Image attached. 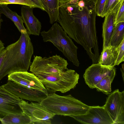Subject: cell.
Returning <instances> with one entry per match:
<instances>
[{
    "label": "cell",
    "mask_w": 124,
    "mask_h": 124,
    "mask_svg": "<svg viewBox=\"0 0 124 124\" xmlns=\"http://www.w3.org/2000/svg\"><path fill=\"white\" fill-rule=\"evenodd\" d=\"M115 76H108L102 79L95 86L97 91L108 95L111 92V84Z\"/></svg>",
    "instance_id": "obj_21"
},
{
    "label": "cell",
    "mask_w": 124,
    "mask_h": 124,
    "mask_svg": "<svg viewBox=\"0 0 124 124\" xmlns=\"http://www.w3.org/2000/svg\"><path fill=\"white\" fill-rule=\"evenodd\" d=\"M124 64H122V68H121L120 69L121 71V72L122 73V76H123V80H124Z\"/></svg>",
    "instance_id": "obj_34"
},
{
    "label": "cell",
    "mask_w": 124,
    "mask_h": 124,
    "mask_svg": "<svg viewBox=\"0 0 124 124\" xmlns=\"http://www.w3.org/2000/svg\"><path fill=\"white\" fill-rule=\"evenodd\" d=\"M0 69V81L11 73L27 72L31 65L33 47L27 32L21 33L18 40L8 46Z\"/></svg>",
    "instance_id": "obj_2"
},
{
    "label": "cell",
    "mask_w": 124,
    "mask_h": 124,
    "mask_svg": "<svg viewBox=\"0 0 124 124\" xmlns=\"http://www.w3.org/2000/svg\"><path fill=\"white\" fill-rule=\"evenodd\" d=\"M116 13L113 11L105 16L102 25L103 48L111 46V38L114 27V19Z\"/></svg>",
    "instance_id": "obj_15"
},
{
    "label": "cell",
    "mask_w": 124,
    "mask_h": 124,
    "mask_svg": "<svg viewBox=\"0 0 124 124\" xmlns=\"http://www.w3.org/2000/svg\"><path fill=\"white\" fill-rule=\"evenodd\" d=\"M124 1V0H106L101 17H103L112 11L116 13Z\"/></svg>",
    "instance_id": "obj_22"
},
{
    "label": "cell",
    "mask_w": 124,
    "mask_h": 124,
    "mask_svg": "<svg viewBox=\"0 0 124 124\" xmlns=\"http://www.w3.org/2000/svg\"><path fill=\"white\" fill-rule=\"evenodd\" d=\"M95 5L89 10L76 5L60 6L57 21L68 36L82 46L93 63L98 62L99 49L96 27Z\"/></svg>",
    "instance_id": "obj_1"
},
{
    "label": "cell",
    "mask_w": 124,
    "mask_h": 124,
    "mask_svg": "<svg viewBox=\"0 0 124 124\" xmlns=\"http://www.w3.org/2000/svg\"><path fill=\"white\" fill-rule=\"evenodd\" d=\"M40 33L44 42L52 43L74 65L79 66L78 48L58 23H54L47 31H44Z\"/></svg>",
    "instance_id": "obj_4"
},
{
    "label": "cell",
    "mask_w": 124,
    "mask_h": 124,
    "mask_svg": "<svg viewBox=\"0 0 124 124\" xmlns=\"http://www.w3.org/2000/svg\"><path fill=\"white\" fill-rule=\"evenodd\" d=\"M31 0L36 6L37 8H39L45 11L44 9L39 0Z\"/></svg>",
    "instance_id": "obj_28"
},
{
    "label": "cell",
    "mask_w": 124,
    "mask_h": 124,
    "mask_svg": "<svg viewBox=\"0 0 124 124\" xmlns=\"http://www.w3.org/2000/svg\"><path fill=\"white\" fill-rule=\"evenodd\" d=\"M124 39V22H120L114 26L111 38L112 47H117Z\"/></svg>",
    "instance_id": "obj_20"
},
{
    "label": "cell",
    "mask_w": 124,
    "mask_h": 124,
    "mask_svg": "<svg viewBox=\"0 0 124 124\" xmlns=\"http://www.w3.org/2000/svg\"><path fill=\"white\" fill-rule=\"evenodd\" d=\"M68 64L67 60L57 54L48 58L34 56L30 70L34 74H52L66 70Z\"/></svg>",
    "instance_id": "obj_6"
},
{
    "label": "cell",
    "mask_w": 124,
    "mask_h": 124,
    "mask_svg": "<svg viewBox=\"0 0 124 124\" xmlns=\"http://www.w3.org/2000/svg\"><path fill=\"white\" fill-rule=\"evenodd\" d=\"M116 69L102 65L98 63H93L85 70L83 77L85 83L91 89L102 79L108 76H115Z\"/></svg>",
    "instance_id": "obj_10"
},
{
    "label": "cell",
    "mask_w": 124,
    "mask_h": 124,
    "mask_svg": "<svg viewBox=\"0 0 124 124\" xmlns=\"http://www.w3.org/2000/svg\"><path fill=\"white\" fill-rule=\"evenodd\" d=\"M0 22H1V20L0 17Z\"/></svg>",
    "instance_id": "obj_35"
},
{
    "label": "cell",
    "mask_w": 124,
    "mask_h": 124,
    "mask_svg": "<svg viewBox=\"0 0 124 124\" xmlns=\"http://www.w3.org/2000/svg\"><path fill=\"white\" fill-rule=\"evenodd\" d=\"M4 48V44L0 40V52Z\"/></svg>",
    "instance_id": "obj_33"
},
{
    "label": "cell",
    "mask_w": 124,
    "mask_h": 124,
    "mask_svg": "<svg viewBox=\"0 0 124 124\" xmlns=\"http://www.w3.org/2000/svg\"><path fill=\"white\" fill-rule=\"evenodd\" d=\"M48 92H60L65 93L74 89L78 83L79 75L75 70L68 69L52 74L36 73Z\"/></svg>",
    "instance_id": "obj_5"
},
{
    "label": "cell",
    "mask_w": 124,
    "mask_h": 124,
    "mask_svg": "<svg viewBox=\"0 0 124 124\" xmlns=\"http://www.w3.org/2000/svg\"><path fill=\"white\" fill-rule=\"evenodd\" d=\"M39 0L49 15L50 23L52 24L57 21L59 17V0Z\"/></svg>",
    "instance_id": "obj_17"
},
{
    "label": "cell",
    "mask_w": 124,
    "mask_h": 124,
    "mask_svg": "<svg viewBox=\"0 0 124 124\" xmlns=\"http://www.w3.org/2000/svg\"><path fill=\"white\" fill-rule=\"evenodd\" d=\"M106 0H97L96 4L95 10L97 16H101Z\"/></svg>",
    "instance_id": "obj_26"
},
{
    "label": "cell",
    "mask_w": 124,
    "mask_h": 124,
    "mask_svg": "<svg viewBox=\"0 0 124 124\" xmlns=\"http://www.w3.org/2000/svg\"><path fill=\"white\" fill-rule=\"evenodd\" d=\"M24 113L30 118L31 124H50L51 119L55 115L39 102H28L22 100L20 103Z\"/></svg>",
    "instance_id": "obj_7"
},
{
    "label": "cell",
    "mask_w": 124,
    "mask_h": 124,
    "mask_svg": "<svg viewBox=\"0 0 124 124\" xmlns=\"http://www.w3.org/2000/svg\"><path fill=\"white\" fill-rule=\"evenodd\" d=\"M117 57L116 48L108 46L103 48L98 63L103 65L114 67L115 66Z\"/></svg>",
    "instance_id": "obj_16"
},
{
    "label": "cell",
    "mask_w": 124,
    "mask_h": 124,
    "mask_svg": "<svg viewBox=\"0 0 124 124\" xmlns=\"http://www.w3.org/2000/svg\"><path fill=\"white\" fill-rule=\"evenodd\" d=\"M3 85L7 90L19 98L31 101L40 103L48 94V93L42 91L24 86L10 80Z\"/></svg>",
    "instance_id": "obj_9"
},
{
    "label": "cell",
    "mask_w": 124,
    "mask_h": 124,
    "mask_svg": "<svg viewBox=\"0 0 124 124\" xmlns=\"http://www.w3.org/2000/svg\"><path fill=\"white\" fill-rule=\"evenodd\" d=\"M7 6L8 4H0V13L4 14L10 19L21 33L27 32L23 25L21 16L19 15L16 12L11 10Z\"/></svg>",
    "instance_id": "obj_18"
},
{
    "label": "cell",
    "mask_w": 124,
    "mask_h": 124,
    "mask_svg": "<svg viewBox=\"0 0 124 124\" xmlns=\"http://www.w3.org/2000/svg\"><path fill=\"white\" fill-rule=\"evenodd\" d=\"M122 22H124V1L122 2L116 13L114 19V26Z\"/></svg>",
    "instance_id": "obj_24"
},
{
    "label": "cell",
    "mask_w": 124,
    "mask_h": 124,
    "mask_svg": "<svg viewBox=\"0 0 124 124\" xmlns=\"http://www.w3.org/2000/svg\"><path fill=\"white\" fill-rule=\"evenodd\" d=\"M33 8L27 6L23 5L21 8V16L29 35L39 36L42 27L41 23L34 15Z\"/></svg>",
    "instance_id": "obj_14"
},
{
    "label": "cell",
    "mask_w": 124,
    "mask_h": 124,
    "mask_svg": "<svg viewBox=\"0 0 124 124\" xmlns=\"http://www.w3.org/2000/svg\"><path fill=\"white\" fill-rule=\"evenodd\" d=\"M6 53V50L4 48L0 52V69L3 62Z\"/></svg>",
    "instance_id": "obj_27"
},
{
    "label": "cell",
    "mask_w": 124,
    "mask_h": 124,
    "mask_svg": "<svg viewBox=\"0 0 124 124\" xmlns=\"http://www.w3.org/2000/svg\"><path fill=\"white\" fill-rule=\"evenodd\" d=\"M0 121L2 124H31L30 117L23 113L7 115L0 117Z\"/></svg>",
    "instance_id": "obj_19"
},
{
    "label": "cell",
    "mask_w": 124,
    "mask_h": 124,
    "mask_svg": "<svg viewBox=\"0 0 124 124\" xmlns=\"http://www.w3.org/2000/svg\"><path fill=\"white\" fill-rule=\"evenodd\" d=\"M40 103L55 115L70 117L86 114L90 107L70 94L61 96L55 93L48 94Z\"/></svg>",
    "instance_id": "obj_3"
},
{
    "label": "cell",
    "mask_w": 124,
    "mask_h": 124,
    "mask_svg": "<svg viewBox=\"0 0 124 124\" xmlns=\"http://www.w3.org/2000/svg\"><path fill=\"white\" fill-rule=\"evenodd\" d=\"M22 99L0 86V117L10 114L23 113L20 103Z\"/></svg>",
    "instance_id": "obj_12"
},
{
    "label": "cell",
    "mask_w": 124,
    "mask_h": 124,
    "mask_svg": "<svg viewBox=\"0 0 124 124\" xmlns=\"http://www.w3.org/2000/svg\"><path fill=\"white\" fill-rule=\"evenodd\" d=\"M116 48L117 57L115 66L119 65L120 63L124 61V39Z\"/></svg>",
    "instance_id": "obj_25"
},
{
    "label": "cell",
    "mask_w": 124,
    "mask_h": 124,
    "mask_svg": "<svg viewBox=\"0 0 124 124\" xmlns=\"http://www.w3.org/2000/svg\"><path fill=\"white\" fill-rule=\"evenodd\" d=\"M70 0H59V6L64 5L69 2Z\"/></svg>",
    "instance_id": "obj_30"
},
{
    "label": "cell",
    "mask_w": 124,
    "mask_h": 124,
    "mask_svg": "<svg viewBox=\"0 0 124 124\" xmlns=\"http://www.w3.org/2000/svg\"><path fill=\"white\" fill-rule=\"evenodd\" d=\"M85 2V6L90 5L92 6L95 5L97 0H82Z\"/></svg>",
    "instance_id": "obj_29"
},
{
    "label": "cell",
    "mask_w": 124,
    "mask_h": 124,
    "mask_svg": "<svg viewBox=\"0 0 124 124\" xmlns=\"http://www.w3.org/2000/svg\"><path fill=\"white\" fill-rule=\"evenodd\" d=\"M71 117L79 122L85 124H114L109 114L103 106H90L84 115L71 116Z\"/></svg>",
    "instance_id": "obj_11"
},
{
    "label": "cell",
    "mask_w": 124,
    "mask_h": 124,
    "mask_svg": "<svg viewBox=\"0 0 124 124\" xmlns=\"http://www.w3.org/2000/svg\"><path fill=\"white\" fill-rule=\"evenodd\" d=\"M77 5L80 8H82L85 6V3L82 0H80L78 1L77 3Z\"/></svg>",
    "instance_id": "obj_31"
},
{
    "label": "cell",
    "mask_w": 124,
    "mask_h": 124,
    "mask_svg": "<svg viewBox=\"0 0 124 124\" xmlns=\"http://www.w3.org/2000/svg\"><path fill=\"white\" fill-rule=\"evenodd\" d=\"M79 0H70L69 2L65 4L76 5L77 4Z\"/></svg>",
    "instance_id": "obj_32"
},
{
    "label": "cell",
    "mask_w": 124,
    "mask_h": 124,
    "mask_svg": "<svg viewBox=\"0 0 124 124\" xmlns=\"http://www.w3.org/2000/svg\"><path fill=\"white\" fill-rule=\"evenodd\" d=\"M8 81L48 93L39 78L31 73L27 71L16 72L8 74Z\"/></svg>",
    "instance_id": "obj_13"
},
{
    "label": "cell",
    "mask_w": 124,
    "mask_h": 124,
    "mask_svg": "<svg viewBox=\"0 0 124 124\" xmlns=\"http://www.w3.org/2000/svg\"><path fill=\"white\" fill-rule=\"evenodd\" d=\"M16 4L29 6L31 8H37L31 0H0V4Z\"/></svg>",
    "instance_id": "obj_23"
},
{
    "label": "cell",
    "mask_w": 124,
    "mask_h": 124,
    "mask_svg": "<svg viewBox=\"0 0 124 124\" xmlns=\"http://www.w3.org/2000/svg\"><path fill=\"white\" fill-rule=\"evenodd\" d=\"M103 106L114 124H124V91L117 89L108 95Z\"/></svg>",
    "instance_id": "obj_8"
}]
</instances>
